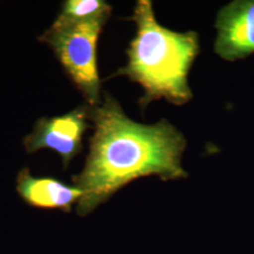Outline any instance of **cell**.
Returning a JSON list of instances; mask_svg holds the SVG:
<instances>
[{
	"mask_svg": "<svg viewBox=\"0 0 254 254\" xmlns=\"http://www.w3.org/2000/svg\"><path fill=\"white\" fill-rule=\"evenodd\" d=\"M89 119L94 125L90 152L81 173L72 179L82 192L79 216L91 214L140 177L156 175L168 181L188 176L182 167L187 140L167 120L153 126L136 123L109 93L103 103L89 107Z\"/></svg>",
	"mask_w": 254,
	"mask_h": 254,
	"instance_id": "cell-1",
	"label": "cell"
},
{
	"mask_svg": "<svg viewBox=\"0 0 254 254\" xmlns=\"http://www.w3.org/2000/svg\"><path fill=\"white\" fill-rule=\"evenodd\" d=\"M130 19L136 32L127 50L128 63L111 77L127 75L139 84L144 91L139 99L142 109L162 98L176 106L189 103L193 94L188 75L200 52L198 33L176 32L159 25L149 0L137 1Z\"/></svg>",
	"mask_w": 254,
	"mask_h": 254,
	"instance_id": "cell-2",
	"label": "cell"
},
{
	"mask_svg": "<svg viewBox=\"0 0 254 254\" xmlns=\"http://www.w3.org/2000/svg\"><path fill=\"white\" fill-rule=\"evenodd\" d=\"M110 13L73 22L55 20L39 40L52 48L66 73L91 107L100 104L97 41Z\"/></svg>",
	"mask_w": 254,
	"mask_h": 254,
	"instance_id": "cell-3",
	"label": "cell"
},
{
	"mask_svg": "<svg viewBox=\"0 0 254 254\" xmlns=\"http://www.w3.org/2000/svg\"><path fill=\"white\" fill-rule=\"evenodd\" d=\"M89 107L83 106L73 111L37 122L31 134L24 139L28 154L41 149H51L61 155L64 169L82 149V137L89 128Z\"/></svg>",
	"mask_w": 254,
	"mask_h": 254,
	"instance_id": "cell-4",
	"label": "cell"
},
{
	"mask_svg": "<svg viewBox=\"0 0 254 254\" xmlns=\"http://www.w3.org/2000/svg\"><path fill=\"white\" fill-rule=\"evenodd\" d=\"M215 52L236 62L254 54V0H235L218 11Z\"/></svg>",
	"mask_w": 254,
	"mask_h": 254,
	"instance_id": "cell-5",
	"label": "cell"
},
{
	"mask_svg": "<svg viewBox=\"0 0 254 254\" xmlns=\"http://www.w3.org/2000/svg\"><path fill=\"white\" fill-rule=\"evenodd\" d=\"M16 190L20 197L31 207L62 210L69 213L74 203L81 198L82 192L51 176H33L25 168L16 178Z\"/></svg>",
	"mask_w": 254,
	"mask_h": 254,
	"instance_id": "cell-6",
	"label": "cell"
},
{
	"mask_svg": "<svg viewBox=\"0 0 254 254\" xmlns=\"http://www.w3.org/2000/svg\"><path fill=\"white\" fill-rule=\"evenodd\" d=\"M105 13H111V7L103 0H68L56 20L73 22L92 18Z\"/></svg>",
	"mask_w": 254,
	"mask_h": 254,
	"instance_id": "cell-7",
	"label": "cell"
}]
</instances>
